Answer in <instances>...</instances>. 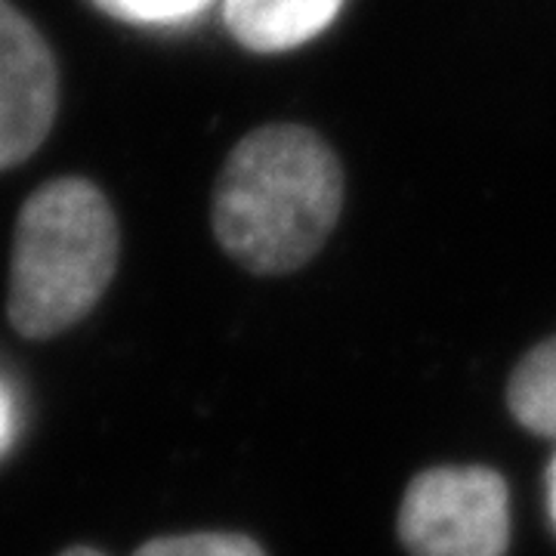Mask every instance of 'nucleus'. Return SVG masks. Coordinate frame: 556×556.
<instances>
[{
  "mask_svg": "<svg viewBox=\"0 0 556 556\" xmlns=\"http://www.w3.org/2000/svg\"><path fill=\"white\" fill-rule=\"evenodd\" d=\"M343 207L338 155L309 127L273 124L241 139L214 189L219 248L254 276H285L321 251Z\"/></svg>",
  "mask_w": 556,
  "mask_h": 556,
  "instance_id": "obj_1",
  "label": "nucleus"
},
{
  "mask_svg": "<svg viewBox=\"0 0 556 556\" xmlns=\"http://www.w3.org/2000/svg\"><path fill=\"white\" fill-rule=\"evenodd\" d=\"M134 556H266L257 541L226 532H199V535L152 538Z\"/></svg>",
  "mask_w": 556,
  "mask_h": 556,
  "instance_id": "obj_7",
  "label": "nucleus"
},
{
  "mask_svg": "<svg viewBox=\"0 0 556 556\" xmlns=\"http://www.w3.org/2000/svg\"><path fill=\"white\" fill-rule=\"evenodd\" d=\"M13 437H16V402L10 387L0 378V455L10 448Z\"/></svg>",
  "mask_w": 556,
  "mask_h": 556,
  "instance_id": "obj_9",
  "label": "nucleus"
},
{
  "mask_svg": "<svg viewBox=\"0 0 556 556\" xmlns=\"http://www.w3.org/2000/svg\"><path fill=\"white\" fill-rule=\"evenodd\" d=\"M56 118V62L40 31L0 0V170L38 149Z\"/></svg>",
  "mask_w": 556,
  "mask_h": 556,
  "instance_id": "obj_4",
  "label": "nucleus"
},
{
  "mask_svg": "<svg viewBox=\"0 0 556 556\" xmlns=\"http://www.w3.org/2000/svg\"><path fill=\"white\" fill-rule=\"evenodd\" d=\"M105 13L137 25H174L204 10L211 0H93Z\"/></svg>",
  "mask_w": 556,
  "mask_h": 556,
  "instance_id": "obj_8",
  "label": "nucleus"
},
{
  "mask_svg": "<svg viewBox=\"0 0 556 556\" xmlns=\"http://www.w3.org/2000/svg\"><path fill=\"white\" fill-rule=\"evenodd\" d=\"M547 510H551V519H554L556 529V455L547 467Z\"/></svg>",
  "mask_w": 556,
  "mask_h": 556,
  "instance_id": "obj_10",
  "label": "nucleus"
},
{
  "mask_svg": "<svg viewBox=\"0 0 556 556\" xmlns=\"http://www.w3.org/2000/svg\"><path fill=\"white\" fill-rule=\"evenodd\" d=\"M118 219L87 179H53L22 204L10 260V325L56 338L90 316L118 269Z\"/></svg>",
  "mask_w": 556,
  "mask_h": 556,
  "instance_id": "obj_2",
  "label": "nucleus"
},
{
  "mask_svg": "<svg viewBox=\"0 0 556 556\" xmlns=\"http://www.w3.org/2000/svg\"><path fill=\"white\" fill-rule=\"evenodd\" d=\"M60 556H105V554L93 551V547H68V551H62Z\"/></svg>",
  "mask_w": 556,
  "mask_h": 556,
  "instance_id": "obj_11",
  "label": "nucleus"
},
{
  "mask_svg": "<svg viewBox=\"0 0 556 556\" xmlns=\"http://www.w3.org/2000/svg\"><path fill=\"white\" fill-rule=\"evenodd\" d=\"M343 0H226V28L254 53L294 50L338 16Z\"/></svg>",
  "mask_w": 556,
  "mask_h": 556,
  "instance_id": "obj_5",
  "label": "nucleus"
},
{
  "mask_svg": "<svg viewBox=\"0 0 556 556\" xmlns=\"http://www.w3.org/2000/svg\"><path fill=\"white\" fill-rule=\"evenodd\" d=\"M507 405L529 433L556 439V338L538 343L514 368Z\"/></svg>",
  "mask_w": 556,
  "mask_h": 556,
  "instance_id": "obj_6",
  "label": "nucleus"
},
{
  "mask_svg": "<svg viewBox=\"0 0 556 556\" xmlns=\"http://www.w3.org/2000/svg\"><path fill=\"white\" fill-rule=\"evenodd\" d=\"M399 541L412 556H504L510 492L489 467H433L412 479L399 507Z\"/></svg>",
  "mask_w": 556,
  "mask_h": 556,
  "instance_id": "obj_3",
  "label": "nucleus"
}]
</instances>
